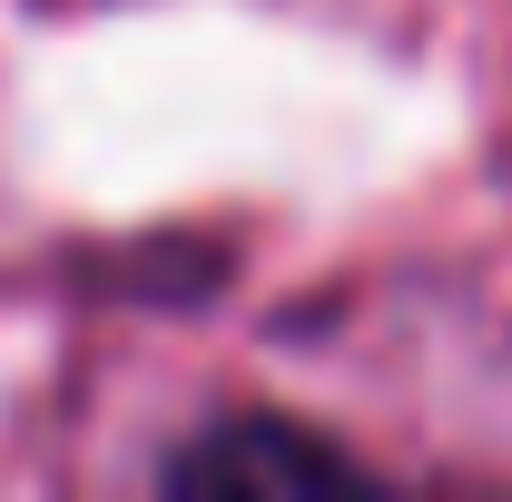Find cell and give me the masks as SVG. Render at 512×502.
Listing matches in <instances>:
<instances>
[{
	"label": "cell",
	"instance_id": "obj_1",
	"mask_svg": "<svg viewBox=\"0 0 512 502\" xmlns=\"http://www.w3.org/2000/svg\"><path fill=\"white\" fill-rule=\"evenodd\" d=\"M168 483H188V493H325V483H355V463L335 453V443L296 434V424H227V434H207L197 453L168 463Z\"/></svg>",
	"mask_w": 512,
	"mask_h": 502
}]
</instances>
